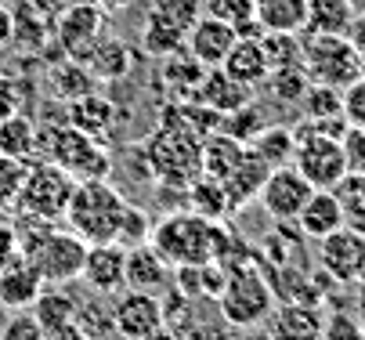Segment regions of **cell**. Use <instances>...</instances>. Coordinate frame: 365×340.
Returning <instances> with one entry per match:
<instances>
[{
  "mask_svg": "<svg viewBox=\"0 0 365 340\" xmlns=\"http://www.w3.org/2000/svg\"><path fill=\"white\" fill-rule=\"evenodd\" d=\"M148 156V174L160 181L163 188H188L199 174H202V134H195L192 127L178 123H163L145 145Z\"/></svg>",
  "mask_w": 365,
  "mask_h": 340,
  "instance_id": "cell-1",
  "label": "cell"
},
{
  "mask_svg": "<svg viewBox=\"0 0 365 340\" xmlns=\"http://www.w3.org/2000/svg\"><path fill=\"white\" fill-rule=\"evenodd\" d=\"M123 210H127V200L106 177H87V181H76L62 221H69V232H76L83 242H116Z\"/></svg>",
  "mask_w": 365,
  "mask_h": 340,
  "instance_id": "cell-2",
  "label": "cell"
},
{
  "mask_svg": "<svg viewBox=\"0 0 365 340\" xmlns=\"http://www.w3.org/2000/svg\"><path fill=\"white\" fill-rule=\"evenodd\" d=\"M217 304H221V315L239 329L260 326L272 315V308L279 301H275V289L268 282V272L260 264V257L225 268V286L217 294Z\"/></svg>",
  "mask_w": 365,
  "mask_h": 340,
  "instance_id": "cell-3",
  "label": "cell"
},
{
  "mask_svg": "<svg viewBox=\"0 0 365 340\" xmlns=\"http://www.w3.org/2000/svg\"><path fill=\"white\" fill-rule=\"evenodd\" d=\"M36 153L51 163H58L66 174H73L76 181L87 177H109L113 163L109 153L98 145V138L76 130L73 123L66 127H51L47 134H36Z\"/></svg>",
  "mask_w": 365,
  "mask_h": 340,
  "instance_id": "cell-4",
  "label": "cell"
},
{
  "mask_svg": "<svg viewBox=\"0 0 365 340\" xmlns=\"http://www.w3.org/2000/svg\"><path fill=\"white\" fill-rule=\"evenodd\" d=\"M300 66L311 83H326L344 91L351 80L361 76V58L354 51L351 36H329V33H304V55Z\"/></svg>",
  "mask_w": 365,
  "mask_h": 340,
  "instance_id": "cell-5",
  "label": "cell"
},
{
  "mask_svg": "<svg viewBox=\"0 0 365 340\" xmlns=\"http://www.w3.org/2000/svg\"><path fill=\"white\" fill-rule=\"evenodd\" d=\"M73 188H76V177L66 174L58 163L51 160H29L26 167V181H22V192L15 207L22 214H33V217H43V221H62L66 217V207L73 200Z\"/></svg>",
  "mask_w": 365,
  "mask_h": 340,
  "instance_id": "cell-6",
  "label": "cell"
},
{
  "mask_svg": "<svg viewBox=\"0 0 365 340\" xmlns=\"http://www.w3.org/2000/svg\"><path fill=\"white\" fill-rule=\"evenodd\" d=\"M199 15H202V0H155L141 26V47L160 58L181 51Z\"/></svg>",
  "mask_w": 365,
  "mask_h": 340,
  "instance_id": "cell-7",
  "label": "cell"
},
{
  "mask_svg": "<svg viewBox=\"0 0 365 340\" xmlns=\"http://www.w3.org/2000/svg\"><path fill=\"white\" fill-rule=\"evenodd\" d=\"M293 167L311 181V188H333L344 174H347V160H344V145L333 134L311 130L304 123L293 127Z\"/></svg>",
  "mask_w": 365,
  "mask_h": 340,
  "instance_id": "cell-8",
  "label": "cell"
},
{
  "mask_svg": "<svg viewBox=\"0 0 365 340\" xmlns=\"http://www.w3.org/2000/svg\"><path fill=\"white\" fill-rule=\"evenodd\" d=\"M83 254H87V242L76 232H62L58 225L51 228L29 254H22L40 275L43 282H66V279H80L83 268Z\"/></svg>",
  "mask_w": 365,
  "mask_h": 340,
  "instance_id": "cell-9",
  "label": "cell"
},
{
  "mask_svg": "<svg viewBox=\"0 0 365 340\" xmlns=\"http://www.w3.org/2000/svg\"><path fill=\"white\" fill-rule=\"evenodd\" d=\"M319 268L326 272V279L354 286L365 275V232L344 225L326 239H319Z\"/></svg>",
  "mask_w": 365,
  "mask_h": 340,
  "instance_id": "cell-10",
  "label": "cell"
},
{
  "mask_svg": "<svg viewBox=\"0 0 365 340\" xmlns=\"http://www.w3.org/2000/svg\"><path fill=\"white\" fill-rule=\"evenodd\" d=\"M311 181L293 167V163H286V167H275L268 177H264V185H260V207L268 210V217L275 221V225H293L297 221V214L304 210V203H307V196H311Z\"/></svg>",
  "mask_w": 365,
  "mask_h": 340,
  "instance_id": "cell-11",
  "label": "cell"
},
{
  "mask_svg": "<svg viewBox=\"0 0 365 340\" xmlns=\"http://www.w3.org/2000/svg\"><path fill=\"white\" fill-rule=\"evenodd\" d=\"M101 29H106V8L91 4V0H73V4L55 19L58 43L73 62H87L94 43L101 40Z\"/></svg>",
  "mask_w": 365,
  "mask_h": 340,
  "instance_id": "cell-12",
  "label": "cell"
},
{
  "mask_svg": "<svg viewBox=\"0 0 365 340\" xmlns=\"http://www.w3.org/2000/svg\"><path fill=\"white\" fill-rule=\"evenodd\" d=\"M109 311H113V333L123 340H141L145 333H152L155 326L167 322L163 301L155 294H148V289H127Z\"/></svg>",
  "mask_w": 365,
  "mask_h": 340,
  "instance_id": "cell-13",
  "label": "cell"
},
{
  "mask_svg": "<svg viewBox=\"0 0 365 340\" xmlns=\"http://www.w3.org/2000/svg\"><path fill=\"white\" fill-rule=\"evenodd\" d=\"M235 40H239V29L232 22H221L214 15H199V22L192 26V33L185 40V51L195 62H202L206 69H217L235 47Z\"/></svg>",
  "mask_w": 365,
  "mask_h": 340,
  "instance_id": "cell-14",
  "label": "cell"
},
{
  "mask_svg": "<svg viewBox=\"0 0 365 340\" xmlns=\"http://www.w3.org/2000/svg\"><path fill=\"white\" fill-rule=\"evenodd\" d=\"M123 268H127V247H120V242H87L80 279L94 294H116L123 286Z\"/></svg>",
  "mask_w": 365,
  "mask_h": 340,
  "instance_id": "cell-15",
  "label": "cell"
},
{
  "mask_svg": "<svg viewBox=\"0 0 365 340\" xmlns=\"http://www.w3.org/2000/svg\"><path fill=\"white\" fill-rule=\"evenodd\" d=\"M272 340H322L326 315L311 301H279L272 308Z\"/></svg>",
  "mask_w": 365,
  "mask_h": 340,
  "instance_id": "cell-16",
  "label": "cell"
},
{
  "mask_svg": "<svg viewBox=\"0 0 365 340\" xmlns=\"http://www.w3.org/2000/svg\"><path fill=\"white\" fill-rule=\"evenodd\" d=\"M170 264L167 257L152 247V242H138V247H127V268H123V286L130 289H148V294H160V289L170 282Z\"/></svg>",
  "mask_w": 365,
  "mask_h": 340,
  "instance_id": "cell-17",
  "label": "cell"
},
{
  "mask_svg": "<svg viewBox=\"0 0 365 340\" xmlns=\"http://www.w3.org/2000/svg\"><path fill=\"white\" fill-rule=\"evenodd\" d=\"M195 102H202L206 109L217 113V116H228V113H235V109H242V105L253 102V87L232 80V76L217 66V69H210V73L202 76V83H199V91H195Z\"/></svg>",
  "mask_w": 365,
  "mask_h": 340,
  "instance_id": "cell-18",
  "label": "cell"
},
{
  "mask_svg": "<svg viewBox=\"0 0 365 340\" xmlns=\"http://www.w3.org/2000/svg\"><path fill=\"white\" fill-rule=\"evenodd\" d=\"M43 286H47L43 275L26 257H15L11 264L0 268V304L11 311H26V308H33Z\"/></svg>",
  "mask_w": 365,
  "mask_h": 340,
  "instance_id": "cell-19",
  "label": "cell"
},
{
  "mask_svg": "<svg viewBox=\"0 0 365 340\" xmlns=\"http://www.w3.org/2000/svg\"><path fill=\"white\" fill-rule=\"evenodd\" d=\"M293 225L300 228V235L315 239V242L326 239L329 232L344 228V210H340L336 192H333V188H315V192L307 196V203H304V210L297 214Z\"/></svg>",
  "mask_w": 365,
  "mask_h": 340,
  "instance_id": "cell-20",
  "label": "cell"
},
{
  "mask_svg": "<svg viewBox=\"0 0 365 340\" xmlns=\"http://www.w3.org/2000/svg\"><path fill=\"white\" fill-rule=\"evenodd\" d=\"M272 174V167L260 160V156H253L250 149H246V156L235 163V170L221 181V188H225V200H228V214L232 210H239V207H246L250 200H257L260 196V185H264V177Z\"/></svg>",
  "mask_w": 365,
  "mask_h": 340,
  "instance_id": "cell-21",
  "label": "cell"
},
{
  "mask_svg": "<svg viewBox=\"0 0 365 340\" xmlns=\"http://www.w3.org/2000/svg\"><path fill=\"white\" fill-rule=\"evenodd\" d=\"M221 69L246 83V87H257V83H264L268 80V58H264V47H260V33L257 36H239L235 47L228 51V58L221 62Z\"/></svg>",
  "mask_w": 365,
  "mask_h": 340,
  "instance_id": "cell-22",
  "label": "cell"
},
{
  "mask_svg": "<svg viewBox=\"0 0 365 340\" xmlns=\"http://www.w3.org/2000/svg\"><path fill=\"white\" fill-rule=\"evenodd\" d=\"M260 33H304L307 0H253Z\"/></svg>",
  "mask_w": 365,
  "mask_h": 340,
  "instance_id": "cell-23",
  "label": "cell"
},
{
  "mask_svg": "<svg viewBox=\"0 0 365 340\" xmlns=\"http://www.w3.org/2000/svg\"><path fill=\"white\" fill-rule=\"evenodd\" d=\"M354 0H307V19L304 33H329V36H347L354 26Z\"/></svg>",
  "mask_w": 365,
  "mask_h": 340,
  "instance_id": "cell-24",
  "label": "cell"
},
{
  "mask_svg": "<svg viewBox=\"0 0 365 340\" xmlns=\"http://www.w3.org/2000/svg\"><path fill=\"white\" fill-rule=\"evenodd\" d=\"M242 156H246V141L232 138L228 130H214V134H206V141H202V174L225 181Z\"/></svg>",
  "mask_w": 365,
  "mask_h": 340,
  "instance_id": "cell-25",
  "label": "cell"
},
{
  "mask_svg": "<svg viewBox=\"0 0 365 340\" xmlns=\"http://www.w3.org/2000/svg\"><path fill=\"white\" fill-rule=\"evenodd\" d=\"M113 120H116V109H113L109 98H101V94H91L87 91V94H80V98L69 102V123L76 130L91 134V138H101V134L113 127Z\"/></svg>",
  "mask_w": 365,
  "mask_h": 340,
  "instance_id": "cell-26",
  "label": "cell"
},
{
  "mask_svg": "<svg viewBox=\"0 0 365 340\" xmlns=\"http://www.w3.org/2000/svg\"><path fill=\"white\" fill-rule=\"evenodd\" d=\"M293 145H297V138H293L289 127H260V130L246 141V149H250L253 156H260V160L275 170V167L293 163Z\"/></svg>",
  "mask_w": 365,
  "mask_h": 340,
  "instance_id": "cell-27",
  "label": "cell"
},
{
  "mask_svg": "<svg viewBox=\"0 0 365 340\" xmlns=\"http://www.w3.org/2000/svg\"><path fill=\"white\" fill-rule=\"evenodd\" d=\"M87 73L98 76V80H116V76H127V69L134 66V55L127 51L123 40H106L101 36L94 43V51L87 55Z\"/></svg>",
  "mask_w": 365,
  "mask_h": 340,
  "instance_id": "cell-28",
  "label": "cell"
},
{
  "mask_svg": "<svg viewBox=\"0 0 365 340\" xmlns=\"http://www.w3.org/2000/svg\"><path fill=\"white\" fill-rule=\"evenodd\" d=\"M188 210L199 217H210V221H225L228 217V200H225V188L217 177H206L199 174L188 188Z\"/></svg>",
  "mask_w": 365,
  "mask_h": 340,
  "instance_id": "cell-29",
  "label": "cell"
},
{
  "mask_svg": "<svg viewBox=\"0 0 365 340\" xmlns=\"http://www.w3.org/2000/svg\"><path fill=\"white\" fill-rule=\"evenodd\" d=\"M0 153L15 160H33L36 153V127L22 113H11L0 120Z\"/></svg>",
  "mask_w": 365,
  "mask_h": 340,
  "instance_id": "cell-30",
  "label": "cell"
},
{
  "mask_svg": "<svg viewBox=\"0 0 365 340\" xmlns=\"http://www.w3.org/2000/svg\"><path fill=\"white\" fill-rule=\"evenodd\" d=\"M29 311L36 315V322H40L43 329H51V326H62V322L76 319L80 301H76L73 294H66V289H58V286H51V289L43 286V289H40V297L33 301Z\"/></svg>",
  "mask_w": 365,
  "mask_h": 340,
  "instance_id": "cell-31",
  "label": "cell"
},
{
  "mask_svg": "<svg viewBox=\"0 0 365 340\" xmlns=\"http://www.w3.org/2000/svg\"><path fill=\"white\" fill-rule=\"evenodd\" d=\"M333 192H336L340 210H344V225L365 232V174H344L333 185Z\"/></svg>",
  "mask_w": 365,
  "mask_h": 340,
  "instance_id": "cell-32",
  "label": "cell"
},
{
  "mask_svg": "<svg viewBox=\"0 0 365 340\" xmlns=\"http://www.w3.org/2000/svg\"><path fill=\"white\" fill-rule=\"evenodd\" d=\"M202 15L232 22L239 29V36H257L260 33V26L253 19V0H202Z\"/></svg>",
  "mask_w": 365,
  "mask_h": 340,
  "instance_id": "cell-33",
  "label": "cell"
},
{
  "mask_svg": "<svg viewBox=\"0 0 365 340\" xmlns=\"http://www.w3.org/2000/svg\"><path fill=\"white\" fill-rule=\"evenodd\" d=\"M260 47H264V58H268V73L300 66V55H304L300 33H260Z\"/></svg>",
  "mask_w": 365,
  "mask_h": 340,
  "instance_id": "cell-34",
  "label": "cell"
},
{
  "mask_svg": "<svg viewBox=\"0 0 365 340\" xmlns=\"http://www.w3.org/2000/svg\"><path fill=\"white\" fill-rule=\"evenodd\" d=\"M307 73H304V66H286V69H272L268 73V87H272V94L279 102H286V105H300V98H304V91H307Z\"/></svg>",
  "mask_w": 365,
  "mask_h": 340,
  "instance_id": "cell-35",
  "label": "cell"
},
{
  "mask_svg": "<svg viewBox=\"0 0 365 340\" xmlns=\"http://www.w3.org/2000/svg\"><path fill=\"white\" fill-rule=\"evenodd\" d=\"M26 167H29V160H15V156L0 153V210L15 207L22 181H26Z\"/></svg>",
  "mask_w": 365,
  "mask_h": 340,
  "instance_id": "cell-36",
  "label": "cell"
},
{
  "mask_svg": "<svg viewBox=\"0 0 365 340\" xmlns=\"http://www.w3.org/2000/svg\"><path fill=\"white\" fill-rule=\"evenodd\" d=\"M148 235H152L148 214L127 203L123 221H120V235H116V242H120V247H138V242H148Z\"/></svg>",
  "mask_w": 365,
  "mask_h": 340,
  "instance_id": "cell-37",
  "label": "cell"
},
{
  "mask_svg": "<svg viewBox=\"0 0 365 340\" xmlns=\"http://www.w3.org/2000/svg\"><path fill=\"white\" fill-rule=\"evenodd\" d=\"M340 109L347 127H365V73L340 91Z\"/></svg>",
  "mask_w": 365,
  "mask_h": 340,
  "instance_id": "cell-38",
  "label": "cell"
},
{
  "mask_svg": "<svg viewBox=\"0 0 365 340\" xmlns=\"http://www.w3.org/2000/svg\"><path fill=\"white\" fill-rule=\"evenodd\" d=\"M0 340H47V333L36 322V315L26 308V311H15L4 326H0Z\"/></svg>",
  "mask_w": 365,
  "mask_h": 340,
  "instance_id": "cell-39",
  "label": "cell"
},
{
  "mask_svg": "<svg viewBox=\"0 0 365 340\" xmlns=\"http://www.w3.org/2000/svg\"><path fill=\"white\" fill-rule=\"evenodd\" d=\"M340 145H344L347 174H365V127H347L340 134Z\"/></svg>",
  "mask_w": 365,
  "mask_h": 340,
  "instance_id": "cell-40",
  "label": "cell"
},
{
  "mask_svg": "<svg viewBox=\"0 0 365 340\" xmlns=\"http://www.w3.org/2000/svg\"><path fill=\"white\" fill-rule=\"evenodd\" d=\"M322 340H365L361 319H351V315H344V311L326 315V333H322Z\"/></svg>",
  "mask_w": 365,
  "mask_h": 340,
  "instance_id": "cell-41",
  "label": "cell"
},
{
  "mask_svg": "<svg viewBox=\"0 0 365 340\" xmlns=\"http://www.w3.org/2000/svg\"><path fill=\"white\" fill-rule=\"evenodd\" d=\"M15 257H22V250H19V235H15V225H0V268L11 264Z\"/></svg>",
  "mask_w": 365,
  "mask_h": 340,
  "instance_id": "cell-42",
  "label": "cell"
},
{
  "mask_svg": "<svg viewBox=\"0 0 365 340\" xmlns=\"http://www.w3.org/2000/svg\"><path fill=\"white\" fill-rule=\"evenodd\" d=\"M47 333V340H91V333L76 322V319H69V322H62V326H51V329H43Z\"/></svg>",
  "mask_w": 365,
  "mask_h": 340,
  "instance_id": "cell-43",
  "label": "cell"
},
{
  "mask_svg": "<svg viewBox=\"0 0 365 340\" xmlns=\"http://www.w3.org/2000/svg\"><path fill=\"white\" fill-rule=\"evenodd\" d=\"M26 4H29V8H33V11L40 15V19L55 22V19H58V15H62V11H66L69 4H73V0H26Z\"/></svg>",
  "mask_w": 365,
  "mask_h": 340,
  "instance_id": "cell-44",
  "label": "cell"
},
{
  "mask_svg": "<svg viewBox=\"0 0 365 340\" xmlns=\"http://www.w3.org/2000/svg\"><path fill=\"white\" fill-rule=\"evenodd\" d=\"M351 43H354V51L361 58V73H365V15H354V26H351Z\"/></svg>",
  "mask_w": 365,
  "mask_h": 340,
  "instance_id": "cell-45",
  "label": "cell"
},
{
  "mask_svg": "<svg viewBox=\"0 0 365 340\" xmlns=\"http://www.w3.org/2000/svg\"><path fill=\"white\" fill-rule=\"evenodd\" d=\"M15 40V15L8 4H0V47H8Z\"/></svg>",
  "mask_w": 365,
  "mask_h": 340,
  "instance_id": "cell-46",
  "label": "cell"
},
{
  "mask_svg": "<svg viewBox=\"0 0 365 340\" xmlns=\"http://www.w3.org/2000/svg\"><path fill=\"white\" fill-rule=\"evenodd\" d=\"M195 340H250V336H242V333H239V326H235V329H214V333H202V336H195Z\"/></svg>",
  "mask_w": 365,
  "mask_h": 340,
  "instance_id": "cell-47",
  "label": "cell"
},
{
  "mask_svg": "<svg viewBox=\"0 0 365 340\" xmlns=\"http://www.w3.org/2000/svg\"><path fill=\"white\" fill-rule=\"evenodd\" d=\"M141 340H181V333H178V329H170V326L163 322V326H155L152 333H145Z\"/></svg>",
  "mask_w": 365,
  "mask_h": 340,
  "instance_id": "cell-48",
  "label": "cell"
},
{
  "mask_svg": "<svg viewBox=\"0 0 365 340\" xmlns=\"http://www.w3.org/2000/svg\"><path fill=\"white\" fill-rule=\"evenodd\" d=\"M354 286H358V319H361V326H365V275H361Z\"/></svg>",
  "mask_w": 365,
  "mask_h": 340,
  "instance_id": "cell-49",
  "label": "cell"
},
{
  "mask_svg": "<svg viewBox=\"0 0 365 340\" xmlns=\"http://www.w3.org/2000/svg\"><path fill=\"white\" fill-rule=\"evenodd\" d=\"M0 4H11V0H0Z\"/></svg>",
  "mask_w": 365,
  "mask_h": 340,
  "instance_id": "cell-50",
  "label": "cell"
},
{
  "mask_svg": "<svg viewBox=\"0 0 365 340\" xmlns=\"http://www.w3.org/2000/svg\"><path fill=\"white\" fill-rule=\"evenodd\" d=\"M354 4H358V0H354Z\"/></svg>",
  "mask_w": 365,
  "mask_h": 340,
  "instance_id": "cell-51",
  "label": "cell"
}]
</instances>
